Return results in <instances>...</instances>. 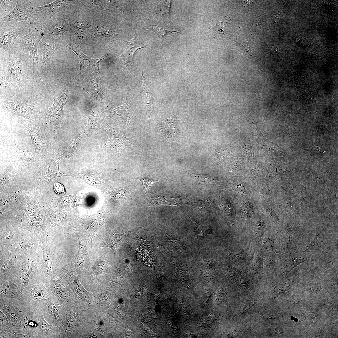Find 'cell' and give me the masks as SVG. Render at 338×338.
Segmentation results:
<instances>
[{"instance_id": "31", "label": "cell", "mask_w": 338, "mask_h": 338, "mask_svg": "<svg viewBox=\"0 0 338 338\" xmlns=\"http://www.w3.org/2000/svg\"><path fill=\"white\" fill-rule=\"evenodd\" d=\"M144 69L141 78V99L146 108L150 110L154 102V99L150 84L148 79L143 75Z\"/></svg>"}, {"instance_id": "17", "label": "cell", "mask_w": 338, "mask_h": 338, "mask_svg": "<svg viewBox=\"0 0 338 338\" xmlns=\"http://www.w3.org/2000/svg\"><path fill=\"white\" fill-rule=\"evenodd\" d=\"M0 298L15 299L21 302L23 294L19 289L15 276L12 271L0 276Z\"/></svg>"}, {"instance_id": "36", "label": "cell", "mask_w": 338, "mask_h": 338, "mask_svg": "<svg viewBox=\"0 0 338 338\" xmlns=\"http://www.w3.org/2000/svg\"><path fill=\"white\" fill-rule=\"evenodd\" d=\"M120 235L116 234H109L105 235L102 239L99 247H107L111 248L115 255L121 242Z\"/></svg>"}, {"instance_id": "8", "label": "cell", "mask_w": 338, "mask_h": 338, "mask_svg": "<svg viewBox=\"0 0 338 338\" xmlns=\"http://www.w3.org/2000/svg\"><path fill=\"white\" fill-rule=\"evenodd\" d=\"M12 22L28 28L29 32L42 24L28 12L24 1L17 0L14 8L8 14L0 18V22Z\"/></svg>"}, {"instance_id": "16", "label": "cell", "mask_w": 338, "mask_h": 338, "mask_svg": "<svg viewBox=\"0 0 338 338\" xmlns=\"http://www.w3.org/2000/svg\"><path fill=\"white\" fill-rule=\"evenodd\" d=\"M125 90L126 97L124 104L115 108L110 107L104 111L107 116L112 119L115 123L128 126L133 119V109L131 96L125 89Z\"/></svg>"}, {"instance_id": "55", "label": "cell", "mask_w": 338, "mask_h": 338, "mask_svg": "<svg viewBox=\"0 0 338 338\" xmlns=\"http://www.w3.org/2000/svg\"><path fill=\"white\" fill-rule=\"evenodd\" d=\"M0 338H16L15 334L3 330H0Z\"/></svg>"}, {"instance_id": "45", "label": "cell", "mask_w": 338, "mask_h": 338, "mask_svg": "<svg viewBox=\"0 0 338 338\" xmlns=\"http://www.w3.org/2000/svg\"><path fill=\"white\" fill-rule=\"evenodd\" d=\"M314 139L313 144L306 149H304L308 151L310 155L319 156L322 155L325 152V149L324 147L316 145L315 143Z\"/></svg>"}, {"instance_id": "54", "label": "cell", "mask_w": 338, "mask_h": 338, "mask_svg": "<svg viewBox=\"0 0 338 338\" xmlns=\"http://www.w3.org/2000/svg\"><path fill=\"white\" fill-rule=\"evenodd\" d=\"M54 190L57 193L60 194H64L65 190L63 186L59 183L55 182L54 185Z\"/></svg>"}, {"instance_id": "51", "label": "cell", "mask_w": 338, "mask_h": 338, "mask_svg": "<svg viewBox=\"0 0 338 338\" xmlns=\"http://www.w3.org/2000/svg\"><path fill=\"white\" fill-rule=\"evenodd\" d=\"M164 5L163 8V9L162 10L163 12V15L165 16L166 18H167L169 21H170V9L171 3L172 2V1L168 0L164 1Z\"/></svg>"}, {"instance_id": "56", "label": "cell", "mask_w": 338, "mask_h": 338, "mask_svg": "<svg viewBox=\"0 0 338 338\" xmlns=\"http://www.w3.org/2000/svg\"><path fill=\"white\" fill-rule=\"evenodd\" d=\"M312 320L314 321H316L318 319V316L316 314H313L311 316Z\"/></svg>"}, {"instance_id": "37", "label": "cell", "mask_w": 338, "mask_h": 338, "mask_svg": "<svg viewBox=\"0 0 338 338\" xmlns=\"http://www.w3.org/2000/svg\"><path fill=\"white\" fill-rule=\"evenodd\" d=\"M86 137V136L84 132L82 130L77 131L74 141L68 146L64 149L63 156L68 158L73 156L80 142Z\"/></svg>"}, {"instance_id": "38", "label": "cell", "mask_w": 338, "mask_h": 338, "mask_svg": "<svg viewBox=\"0 0 338 338\" xmlns=\"http://www.w3.org/2000/svg\"><path fill=\"white\" fill-rule=\"evenodd\" d=\"M79 246L78 252L76 253L74 260L76 267L79 269L83 268L87 253V249L84 242L78 237Z\"/></svg>"}, {"instance_id": "46", "label": "cell", "mask_w": 338, "mask_h": 338, "mask_svg": "<svg viewBox=\"0 0 338 338\" xmlns=\"http://www.w3.org/2000/svg\"><path fill=\"white\" fill-rule=\"evenodd\" d=\"M193 176L195 179L201 184L208 185L213 184V178L208 175L193 174Z\"/></svg>"}, {"instance_id": "44", "label": "cell", "mask_w": 338, "mask_h": 338, "mask_svg": "<svg viewBox=\"0 0 338 338\" xmlns=\"http://www.w3.org/2000/svg\"><path fill=\"white\" fill-rule=\"evenodd\" d=\"M145 29L150 30L154 32L160 37L161 41L163 38L168 33L175 32L179 33L178 32L169 30L156 25H152Z\"/></svg>"}, {"instance_id": "1", "label": "cell", "mask_w": 338, "mask_h": 338, "mask_svg": "<svg viewBox=\"0 0 338 338\" xmlns=\"http://www.w3.org/2000/svg\"><path fill=\"white\" fill-rule=\"evenodd\" d=\"M21 301L34 311L43 310L49 303L54 301V294L45 281L34 274L24 288Z\"/></svg>"}, {"instance_id": "39", "label": "cell", "mask_w": 338, "mask_h": 338, "mask_svg": "<svg viewBox=\"0 0 338 338\" xmlns=\"http://www.w3.org/2000/svg\"><path fill=\"white\" fill-rule=\"evenodd\" d=\"M119 31L98 27L91 31V34L92 36L95 38L112 37L119 34Z\"/></svg>"}, {"instance_id": "15", "label": "cell", "mask_w": 338, "mask_h": 338, "mask_svg": "<svg viewBox=\"0 0 338 338\" xmlns=\"http://www.w3.org/2000/svg\"><path fill=\"white\" fill-rule=\"evenodd\" d=\"M43 254L41 261L36 264L33 272L38 277L44 279H47L53 269L54 261V251L50 238L41 243Z\"/></svg>"}, {"instance_id": "42", "label": "cell", "mask_w": 338, "mask_h": 338, "mask_svg": "<svg viewBox=\"0 0 338 338\" xmlns=\"http://www.w3.org/2000/svg\"><path fill=\"white\" fill-rule=\"evenodd\" d=\"M0 330L15 334L16 333L13 327L9 323L4 314L0 311Z\"/></svg>"}, {"instance_id": "19", "label": "cell", "mask_w": 338, "mask_h": 338, "mask_svg": "<svg viewBox=\"0 0 338 338\" xmlns=\"http://www.w3.org/2000/svg\"><path fill=\"white\" fill-rule=\"evenodd\" d=\"M38 323L36 320L35 311L28 307L13 327L17 333L30 335L34 338Z\"/></svg>"}, {"instance_id": "21", "label": "cell", "mask_w": 338, "mask_h": 338, "mask_svg": "<svg viewBox=\"0 0 338 338\" xmlns=\"http://www.w3.org/2000/svg\"><path fill=\"white\" fill-rule=\"evenodd\" d=\"M312 254L309 253L300 252L297 247L285 253L281 261L285 274H287L301 263L309 262Z\"/></svg>"}, {"instance_id": "30", "label": "cell", "mask_w": 338, "mask_h": 338, "mask_svg": "<svg viewBox=\"0 0 338 338\" xmlns=\"http://www.w3.org/2000/svg\"><path fill=\"white\" fill-rule=\"evenodd\" d=\"M257 141L262 148L268 154L275 156L285 155V150L276 143L269 141L263 136L259 128L257 129Z\"/></svg>"}, {"instance_id": "10", "label": "cell", "mask_w": 338, "mask_h": 338, "mask_svg": "<svg viewBox=\"0 0 338 338\" xmlns=\"http://www.w3.org/2000/svg\"><path fill=\"white\" fill-rule=\"evenodd\" d=\"M34 96H30L13 101L2 100V109L9 113L23 118L35 120Z\"/></svg>"}, {"instance_id": "3", "label": "cell", "mask_w": 338, "mask_h": 338, "mask_svg": "<svg viewBox=\"0 0 338 338\" xmlns=\"http://www.w3.org/2000/svg\"><path fill=\"white\" fill-rule=\"evenodd\" d=\"M42 244L39 238L30 232L21 231L18 240L6 250L17 259H41L42 256Z\"/></svg>"}, {"instance_id": "40", "label": "cell", "mask_w": 338, "mask_h": 338, "mask_svg": "<svg viewBox=\"0 0 338 338\" xmlns=\"http://www.w3.org/2000/svg\"><path fill=\"white\" fill-rule=\"evenodd\" d=\"M17 0H3L0 1V17L2 18L8 14L13 9V7H15Z\"/></svg>"}, {"instance_id": "9", "label": "cell", "mask_w": 338, "mask_h": 338, "mask_svg": "<svg viewBox=\"0 0 338 338\" xmlns=\"http://www.w3.org/2000/svg\"><path fill=\"white\" fill-rule=\"evenodd\" d=\"M71 1L55 0L48 4L38 7L26 5L29 13L40 23L44 24L48 20L60 12L65 11L70 7Z\"/></svg>"}, {"instance_id": "32", "label": "cell", "mask_w": 338, "mask_h": 338, "mask_svg": "<svg viewBox=\"0 0 338 338\" xmlns=\"http://www.w3.org/2000/svg\"><path fill=\"white\" fill-rule=\"evenodd\" d=\"M331 236L323 230H317L314 239L308 246L307 248L302 252L312 253H316Z\"/></svg>"}, {"instance_id": "48", "label": "cell", "mask_w": 338, "mask_h": 338, "mask_svg": "<svg viewBox=\"0 0 338 338\" xmlns=\"http://www.w3.org/2000/svg\"><path fill=\"white\" fill-rule=\"evenodd\" d=\"M76 323L75 318L72 315H69L67 319L64 327V333L65 335L71 332L74 329Z\"/></svg>"}, {"instance_id": "27", "label": "cell", "mask_w": 338, "mask_h": 338, "mask_svg": "<svg viewBox=\"0 0 338 338\" xmlns=\"http://www.w3.org/2000/svg\"><path fill=\"white\" fill-rule=\"evenodd\" d=\"M11 299L9 298H0V309L13 328L23 315L25 310L19 309Z\"/></svg>"}, {"instance_id": "4", "label": "cell", "mask_w": 338, "mask_h": 338, "mask_svg": "<svg viewBox=\"0 0 338 338\" xmlns=\"http://www.w3.org/2000/svg\"><path fill=\"white\" fill-rule=\"evenodd\" d=\"M85 78L83 89L95 102V105L104 110L111 107L100 72L90 71Z\"/></svg>"}, {"instance_id": "50", "label": "cell", "mask_w": 338, "mask_h": 338, "mask_svg": "<svg viewBox=\"0 0 338 338\" xmlns=\"http://www.w3.org/2000/svg\"><path fill=\"white\" fill-rule=\"evenodd\" d=\"M139 179L142 183L143 190L146 193L148 188L151 187L156 181H154L150 179L146 178H135Z\"/></svg>"}, {"instance_id": "41", "label": "cell", "mask_w": 338, "mask_h": 338, "mask_svg": "<svg viewBox=\"0 0 338 338\" xmlns=\"http://www.w3.org/2000/svg\"><path fill=\"white\" fill-rule=\"evenodd\" d=\"M107 151L111 152H120L126 146L123 144L113 140L105 142L103 145Z\"/></svg>"}, {"instance_id": "23", "label": "cell", "mask_w": 338, "mask_h": 338, "mask_svg": "<svg viewBox=\"0 0 338 338\" xmlns=\"http://www.w3.org/2000/svg\"><path fill=\"white\" fill-rule=\"evenodd\" d=\"M42 56L41 69H48L50 65L52 56L60 48L62 44L53 37L44 35L39 43Z\"/></svg>"}, {"instance_id": "22", "label": "cell", "mask_w": 338, "mask_h": 338, "mask_svg": "<svg viewBox=\"0 0 338 338\" xmlns=\"http://www.w3.org/2000/svg\"><path fill=\"white\" fill-rule=\"evenodd\" d=\"M64 45L71 49L78 56L80 63V74L86 77L91 71L100 72L99 64L100 62L109 55V52L98 59H93L86 56L73 45Z\"/></svg>"}, {"instance_id": "49", "label": "cell", "mask_w": 338, "mask_h": 338, "mask_svg": "<svg viewBox=\"0 0 338 338\" xmlns=\"http://www.w3.org/2000/svg\"><path fill=\"white\" fill-rule=\"evenodd\" d=\"M73 283L75 290L79 296L84 299H86L88 296V293L86 290L78 280H76L75 282H69Z\"/></svg>"}, {"instance_id": "35", "label": "cell", "mask_w": 338, "mask_h": 338, "mask_svg": "<svg viewBox=\"0 0 338 338\" xmlns=\"http://www.w3.org/2000/svg\"><path fill=\"white\" fill-rule=\"evenodd\" d=\"M70 25L69 32L70 33V38H75L82 39L84 36L85 29L90 27V24L87 22L83 21L71 20L69 18Z\"/></svg>"}, {"instance_id": "5", "label": "cell", "mask_w": 338, "mask_h": 338, "mask_svg": "<svg viewBox=\"0 0 338 338\" xmlns=\"http://www.w3.org/2000/svg\"><path fill=\"white\" fill-rule=\"evenodd\" d=\"M141 48L148 49V42L143 39L138 33H135L131 40L127 42L124 53L113 61L115 67L126 72L135 70L133 55L138 49Z\"/></svg>"}, {"instance_id": "52", "label": "cell", "mask_w": 338, "mask_h": 338, "mask_svg": "<svg viewBox=\"0 0 338 338\" xmlns=\"http://www.w3.org/2000/svg\"><path fill=\"white\" fill-rule=\"evenodd\" d=\"M296 43L302 46H306L309 44V42L307 38L303 37H299L296 39Z\"/></svg>"}, {"instance_id": "47", "label": "cell", "mask_w": 338, "mask_h": 338, "mask_svg": "<svg viewBox=\"0 0 338 338\" xmlns=\"http://www.w3.org/2000/svg\"><path fill=\"white\" fill-rule=\"evenodd\" d=\"M193 205L195 208L201 211L206 212L210 208V203L208 199L195 201Z\"/></svg>"}, {"instance_id": "53", "label": "cell", "mask_w": 338, "mask_h": 338, "mask_svg": "<svg viewBox=\"0 0 338 338\" xmlns=\"http://www.w3.org/2000/svg\"><path fill=\"white\" fill-rule=\"evenodd\" d=\"M274 20L277 23H282L284 21V18L283 15L280 12L275 13L273 16Z\"/></svg>"}, {"instance_id": "14", "label": "cell", "mask_w": 338, "mask_h": 338, "mask_svg": "<svg viewBox=\"0 0 338 338\" xmlns=\"http://www.w3.org/2000/svg\"><path fill=\"white\" fill-rule=\"evenodd\" d=\"M41 259L19 258L16 261L11 269L16 280L18 288L23 293L25 287L29 284V276L33 272L36 264Z\"/></svg>"}, {"instance_id": "11", "label": "cell", "mask_w": 338, "mask_h": 338, "mask_svg": "<svg viewBox=\"0 0 338 338\" xmlns=\"http://www.w3.org/2000/svg\"><path fill=\"white\" fill-rule=\"evenodd\" d=\"M0 51L1 55L12 49L17 37L26 33L27 27L12 22H0Z\"/></svg>"}, {"instance_id": "25", "label": "cell", "mask_w": 338, "mask_h": 338, "mask_svg": "<svg viewBox=\"0 0 338 338\" xmlns=\"http://www.w3.org/2000/svg\"><path fill=\"white\" fill-rule=\"evenodd\" d=\"M15 227L10 223H1L0 250L9 247L18 240L21 231H19Z\"/></svg>"}, {"instance_id": "26", "label": "cell", "mask_w": 338, "mask_h": 338, "mask_svg": "<svg viewBox=\"0 0 338 338\" xmlns=\"http://www.w3.org/2000/svg\"><path fill=\"white\" fill-rule=\"evenodd\" d=\"M44 316L50 324L60 329V325L64 318V311L62 305L54 301L49 303L43 310Z\"/></svg>"}, {"instance_id": "20", "label": "cell", "mask_w": 338, "mask_h": 338, "mask_svg": "<svg viewBox=\"0 0 338 338\" xmlns=\"http://www.w3.org/2000/svg\"><path fill=\"white\" fill-rule=\"evenodd\" d=\"M44 280L59 300L64 304L67 305L69 300L70 293L66 286L59 277L56 270L53 269L48 278Z\"/></svg>"}, {"instance_id": "12", "label": "cell", "mask_w": 338, "mask_h": 338, "mask_svg": "<svg viewBox=\"0 0 338 338\" xmlns=\"http://www.w3.org/2000/svg\"><path fill=\"white\" fill-rule=\"evenodd\" d=\"M24 48L16 44L11 49L6 52L8 54V70L9 74L17 83L21 82L25 68Z\"/></svg>"}, {"instance_id": "28", "label": "cell", "mask_w": 338, "mask_h": 338, "mask_svg": "<svg viewBox=\"0 0 338 338\" xmlns=\"http://www.w3.org/2000/svg\"><path fill=\"white\" fill-rule=\"evenodd\" d=\"M103 109L95 105L91 108L84 133L88 137L98 128L105 121V114Z\"/></svg>"}, {"instance_id": "13", "label": "cell", "mask_w": 338, "mask_h": 338, "mask_svg": "<svg viewBox=\"0 0 338 338\" xmlns=\"http://www.w3.org/2000/svg\"><path fill=\"white\" fill-rule=\"evenodd\" d=\"M64 148H60L49 150L41 161L38 172L39 179L45 180L54 177L59 172L58 164L63 156Z\"/></svg>"}, {"instance_id": "33", "label": "cell", "mask_w": 338, "mask_h": 338, "mask_svg": "<svg viewBox=\"0 0 338 338\" xmlns=\"http://www.w3.org/2000/svg\"><path fill=\"white\" fill-rule=\"evenodd\" d=\"M0 276L8 273L13 266L17 257L6 250H0Z\"/></svg>"}, {"instance_id": "43", "label": "cell", "mask_w": 338, "mask_h": 338, "mask_svg": "<svg viewBox=\"0 0 338 338\" xmlns=\"http://www.w3.org/2000/svg\"><path fill=\"white\" fill-rule=\"evenodd\" d=\"M0 80L1 89H9L13 85L12 77L9 74L5 72H1Z\"/></svg>"}, {"instance_id": "24", "label": "cell", "mask_w": 338, "mask_h": 338, "mask_svg": "<svg viewBox=\"0 0 338 338\" xmlns=\"http://www.w3.org/2000/svg\"><path fill=\"white\" fill-rule=\"evenodd\" d=\"M38 325L34 335V338H56L60 334V329L57 327L49 323L44 318L43 312L35 311Z\"/></svg>"}, {"instance_id": "29", "label": "cell", "mask_w": 338, "mask_h": 338, "mask_svg": "<svg viewBox=\"0 0 338 338\" xmlns=\"http://www.w3.org/2000/svg\"><path fill=\"white\" fill-rule=\"evenodd\" d=\"M12 147L15 159L22 166H31L37 160H38L35 152L20 148L14 141L12 142Z\"/></svg>"}, {"instance_id": "18", "label": "cell", "mask_w": 338, "mask_h": 338, "mask_svg": "<svg viewBox=\"0 0 338 338\" xmlns=\"http://www.w3.org/2000/svg\"><path fill=\"white\" fill-rule=\"evenodd\" d=\"M65 13H57L44 24V35L53 37L69 31V17Z\"/></svg>"}, {"instance_id": "34", "label": "cell", "mask_w": 338, "mask_h": 338, "mask_svg": "<svg viewBox=\"0 0 338 338\" xmlns=\"http://www.w3.org/2000/svg\"><path fill=\"white\" fill-rule=\"evenodd\" d=\"M106 133L111 140L121 143L126 146L131 144L130 139L122 135L115 128L109 125L104 121L100 128Z\"/></svg>"}, {"instance_id": "2", "label": "cell", "mask_w": 338, "mask_h": 338, "mask_svg": "<svg viewBox=\"0 0 338 338\" xmlns=\"http://www.w3.org/2000/svg\"><path fill=\"white\" fill-rule=\"evenodd\" d=\"M68 89L65 88L59 91L54 97L51 106L40 117V123L43 127L54 134L59 131L64 118V106L66 103Z\"/></svg>"}, {"instance_id": "6", "label": "cell", "mask_w": 338, "mask_h": 338, "mask_svg": "<svg viewBox=\"0 0 338 338\" xmlns=\"http://www.w3.org/2000/svg\"><path fill=\"white\" fill-rule=\"evenodd\" d=\"M19 123L28 131L33 146L35 153L39 161H41L49 150L45 131L40 122L24 118L19 119Z\"/></svg>"}, {"instance_id": "7", "label": "cell", "mask_w": 338, "mask_h": 338, "mask_svg": "<svg viewBox=\"0 0 338 338\" xmlns=\"http://www.w3.org/2000/svg\"><path fill=\"white\" fill-rule=\"evenodd\" d=\"M44 24L37 27L23 36L18 38L16 43L25 46L29 51V57L33 63V71L39 79H40L38 48L42 38L44 35Z\"/></svg>"}]
</instances>
